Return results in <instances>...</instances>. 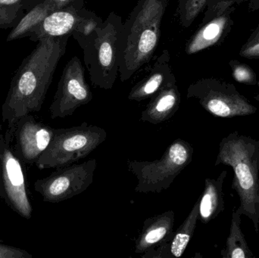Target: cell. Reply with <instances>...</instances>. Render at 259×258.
Segmentation results:
<instances>
[{
    "label": "cell",
    "mask_w": 259,
    "mask_h": 258,
    "mask_svg": "<svg viewBox=\"0 0 259 258\" xmlns=\"http://www.w3.org/2000/svg\"><path fill=\"white\" fill-rule=\"evenodd\" d=\"M175 215L168 210L147 218L135 242L136 254H144L162 244L169 243L175 234Z\"/></svg>",
    "instance_id": "cell-15"
},
{
    "label": "cell",
    "mask_w": 259,
    "mask_h": 258,
    "mask_svg": "<svg viewBox=\"0 0 259 258\" xmlns=\"http://www.w3.org/2000/svg\"><path fill=\"white\" fill-rule=\"evenodd\" d=\"M181 95L177 81L169 83L155 94L142 112L140 121L158 125L170 120L178 112Z\"/></svg>",
    "instance_id": "cell-16"
},
{
    "label": "cell",
    "mask_w": 259,
    "mask_h": 258,
    "mask_svg": "<svg viewBox=\"0 0 259 258\" xmlns=\"http://www.w3.org/2000/svg\"><path fill=\"white\" fill-rule=\"evenodd\" d=\"M15 125L0 134V198L17 215L30 220L33 207L26 183L25 164L14 146Z\"/></svg>",
    "instance_id": "cell-7"
},
{
    "label": "cell",
    "mask_w": 259,
    "mask_h": 258,
    "mask_svg": "<svg viewBox=\"0 0 259 258\" xmlns=\"http://www.w3.org/2000/svg\"><path fill=\"white\" fill-rule=\"evenodd\" d=\"M187 98H196L208 113L233 118L256 113L257 108L233 83L214 77L199 79L187 88Z\"/></svg>",
    "instance_id": "cell-8"
},
{
    "label": "cell",
    "mask_w": 259,
    "mask_h": 258,
    "mask_svg": "<svg viewBox=\"0 0 259 258\" xmlns=\"http://www.w3.org/2000/svg\"><path fill=\"white\" fill-rule=\"evenodd\" d=\"M21 6L1 7L0 6V28L10 27L18 18Z\"/></svg>",
    "instance_id": "cell-25"
},
{
    "label": "cell",
    "mask_w": 259,
    "mask_h": 258,
    "mask_svg": "<svg viewBox=\"0 0 259 258\" xmlns=\"http://www.w3.org/2000/svg\"><path fill=\"white\" fill-rule=\"evenodd\" d=\"M227 174L223 171L216 179H205L203 192L199 198V220L202 224H208L225 211L223 187Z\"/></svg>",
    "instance_id": "cell-17"
},
{
    "label": "cell",
    "mask_w": 259,
    "mask_h": 258,
    "mask_svg": "<svg viewBox=\"0 0 259 258\" xmlns=\"http://www.w3.org/2000/svg\"><path fill=\"white\" fill-rule=\"evenodd\" d=\"M107 138L106 130L83 122L70 128L55 129L53 139L36 165L38 169L59 168L88 157Z\"/></svg>",
    "instance_id": "cell-6"
},
{
    "label": "cell",
    "mask_w": 259,
    "mask_h": 258,
    "mask_svg": "<svg viewBox=\"0 0 259 258\" xmlns=\"http://www.w3.org/2000/svg\"><path fill=\"white\" fill-rule=\"evenodd\" d=\"M103 21L94 12L84 7L64 8L50 13L32 30L28 37L38 42L45 37L71 36L77 33L87 34Z\"/></svg>",
    "instance_id": "cell-11"
},
{
    "label": "cell",
    "mask_w": 259,
    "mask_h": 258,
    "mask_svg": "<svg viewBox=\"0 0 259 258\" xmlns=\"http://www.w3.org/2000/svg\"><path fill=\"white\" fill-rule=\"evenodd\" d=\"M236 9L237 6H232L222 15L206 22L201 23L200 27L186 44V54L192 56L223 43L232 30L234 25L232 15Z\"/></svg>",
    "instance_id": "cell-13"
},
{
    "label": "cell",
    "mask_w": 259,
    "mask_h": 258,
    "mask_svg": "<svg viewBox=\"0 0 259 258\" xmlns=\"http://www.w3.org/2000/svg\"><path fill=\"white\" fill-rule=\"evenodd\" d=\"M225 165L234 171L231 188L240 198L236 212L253 223L255 233L259 231V141L234 131L224 137L219 144L214 167Z\"/></svg>",
    "instance_id": "cell-3"
},
{
    "label": "cell",
    "mask_w": 259,
    "mask_h": 258,
    "mask_svg": "<svg viewBox=\"0 0 259 258\" xmlns=\"http://www.w3.org/2000/svg\"><path fill=\"white\" fill-rule=\"evenodd\" d=\"M122 18L115 12L89 33H77L72 37L83 50V62L95 87L111 89L119 76L118 40Z\"/></svg>",
    "instance_id": "cell-4"
},
{
    "label": "cell",
    "mask_w": 259,
    "mask_h": 258,
    "mask_svg": "<svg viewBox=\"0 0 259 258\" xmlns=\"http://www.w3.org/2000/svg\"><path fill=\"white\" fill-rule=\"evenodd\" d=\"M199 198L195 203L188 216L181 224L179 228L175 230L171 241L169 242L170 257L179 258L185 252L196 230L199 220Z\"/></svg>",
    "instance_id": "cell-19"
},
{
    "label": "cell",
    "mask_w": 259,
    "mask_h": 258,
    "mask_svg": "<svg viewBox=\"0 0 259 258\" xmlns=\"http://www.w3.org/2000/svg\"><path fill=\"white\" fill-rule=\"evenodd\" d=\"M191 144L177 139L155 161H127V169L137 179L134 190L140 193H161L167 190L193 160Z\"/></svg>",
    "instance_id": "cell-5"
},
{
    "label": "cell",
    "mask_w": 259,
    "mask_h": 258,
    "mask_svg": "<svg viewBox=\"0 0 259 258\" xmlns=\"http://www.w3.org/2000/svg\"><path fill=\"white\" fill-rule=\"evenodd\" d=\"M54 11L50 3H47L45 0H42L20 21L16 27L10 32L6 40L7 42H10V41L21 39L25 36H29L32 30L37 27L50 13Z\"/></svg>",
    "instance_id": "cell-20"
},
{
    "label": "cell",
    "mask_w": 259,
    "mask_h": 258,
    "mask_svg": "<svg viewBox=\"0 0 259 258\" xmlns=\"http://www.w3.org/2000/svg\"><path fill=\"white\" fill-rule=\"evenodd\" d=\"M94 95L86 81L84 68L77 56L71 58L64 68L53 102L52 119L71 116L78 108L92 101Z\"/></svg>",
    "instance_id": "cell-10"
},
{
    "label": "cell",
    "mask_w": 259,
    "mask_h": 258,
    "mask_svg": "<svg viewBox=\"0 0 259 258\" xmlns=\"http://www.w3.org/2000/svg\"><path fill=\"white\" fill-rule=\"evenodd\" d=\"M45 1L50 3L55 11L68 7H84L83 6L84 0H45Z\"/></svg>",
    "instance_id": "cell-27"
},
{
    "label": "cell",
    "mask_w": 259,
    "mask_h": 258,
    "mask_svg": "<svg viewBox=\"0 0 259 258\" xmlns=\"http://www.w3.org/2000/svg\"><path fill=\"white\" fill-rule=\"evenodd\" d=\"M55 129L38 121L31 115L20 118L15 124L14 146L25 165H36L53 139Z\"/></svg>",
    "instance_id": "cell-12"
},
{
    "label": "cell",
    "mask_w": 259,
    "mask_h": 258,
    "mask_svg": "<svg viewBox=\"0 0 259 258\" xmlns=\"http://www.w3.org/2000/svg\"><path fill=\"white\" fill-rule=\"evenodd\" d=\"M209 0H178L176 16L184 28L190 27L198 16L205 10Z\"/></svg>",
    "instance_id": "cell-21"
},
{
    "label": "cell",
    "mask_w": 259,
    "mask_h": 258,
    "mask_svg": "<svg viewBox=\"0 0 259 258\" xmlns=\"http://www.w3.org/2000/svg\"><path fill=\"white\" fill-rule=\"evenodd\" d=\"M259 10V0H249L248 5V12L249 13Z\"/></svg>",
    "instance_id": "cell-29"
},
{
    "label": "cell",
    "mask_w": 259,
    "mask_h": 258,
    "mask_svg": "<svg viewBox=\"0 0 259 258\" xmlns=\"http://www.w3.org/2000/svg\"><path fill=\"white\" fill-rule=\"evenodd\" d=\"M258 27H259V24H258Z\"/></svg>",
    "instance_id": "cell-31"
},
{
    "label": "cell",
    "mask_w": 259,
    "mask_h": 258,
    "mask_svg": "<svg viewBox=\"0 0 259 258\" xmlns=\"http://www.w3.org/2000/svg\"><path fill=\"white\" fill-rule=\"evenodd\" d=\"M28 251L0 242V258H32Z\"/></svg>",
    "instance_id": "cell-26"
},
{
    "label": "cell",
    "mask_w": 259,
    "mask_h": 258,
    "mask_svg": "<svg viewBox=\"0 0 259 258\" xmlns=\"http://www.w3.org/2000/svg\"><path fill=\"white\" fill-rule=\"evenodd\" d=\"M240 57L246 59H259V27L254 29L247 41L239 51Z\"/></svg>",
    "instance_id": "cell-24"
},
{
    "label": "cell",
    "mask_w": 259,
    "mask_h": 258,
    "mask_svg": "<svg viewBox=\"0 0 259 258\" xmlns=\"http://www.w3.org/2000/svg\"><path fill=\"white\" fill-rule=\"evenodd\" d=\"M168 50H163L155 59V63L141 80L133 86L128 94L131 101H142L152 98L158 91L169 83L177 81L170 64Z\"/></svg>",
    "instance_id": "cell-14"
},
{
    "label": "cell",
    "mask_w": 259,
    "mask_h": 258,
    "mask_svg": "<svg viewBox=\"0 0 259 258\" xmlns=\"http://www.w3.org/2000/svg\"><path fill=\"white\" fill-rule=\"evenodd\" d=\"M244 0H209L205 8L202 23L206 22L211 18L223 14L232 6H239Z\"/></svg>",
    "instance_id": "cell-23"
},
{
    "label": "cell",
    "mask_w": 259,
    "mask_h": 258,
    "mask_svg": "<svg viewBox=\"0 0 259 258\" xmlns=\"http://www.w3.org/2000/svg\"><path fill=\"white\" fill-rule=\"evenodd\" d=\"M96 169V159L56 168L48 177L35 182L34 190L44 202L57 204L71 199L83 193L94 183Z\"/></svg>",
    "instance_id": "cell-9"
},
{
    "label": "cell",
    "mask_w": 259,
    "mask_h": 258,
    "mask_svg": "<svg viewBox=\"0 0 259 258\" xmlns=\"http://www.w3.org/2000/svg\"><path fill=\"white\" fill-rule=\"evenodd\" d=\"M25 0H0V6L1 7H17L21 6L23 7V3Z\"/></svg>",
    "instance_id": "cell-28"
},
{
    "label": "cell",
    "mask_w": 259,
    "mask_h": 258,
    "mask_svg": "<svg viewBox=\"0 0 259 258\" xmlns=\"http://www.w3.org/2000/svg\"><path fill=\"white\" fill-rule=\"evenodd\" d=\"M228 64L231 68L233 77L236 81L247 86H255L258 84L256 73L249 65L234 59L230 61Z\"/></svg>",
    "instance_id": "cell-22"
},
{
    "label": "cell",
    "mask_w": 259,
    "mask_h": 258,
    "mask_svg": "<svg viewBox=\"0 0 259 258\" xmlns=\"http://www.w3.org/2000/svg\"><path fill=\"white\" fill-rule=\"evenodd\" d=\"M241 215L234 211L231 218L230 233L227 239L226 247L221 251L223 258H253L241 229Z\"/></svg>",
    "instance_id": "cell-18"
},
{
    "label": "cell",
    "mask_w": 259,
    "mask_h": 258,
    "mask_svg": "<svg viewBox=\"0 0 259 258\" xmlns=\"http://www.w3.org/2000/svg\"><path fill=\"white\" fill-rule=\"evenodd\" d=\"M69 37L42 38L23 61L2 106V120L7 127L15 125L22 117L41 110Z\"/></svg>",
    "instance_id": "cell-1"
},
{
    "label": "cell",
    "mask_w": 259,
    "mask_h": 258,
    "mask_svg": "<svg viewBox=\"0 0 259 258\" xmlns=\"http://www.w3.org/2000/svg\"><path fill=\"white\" fill-rule=\"evenodd\" d=\"M167 4L168 0H139L123 23L118 40L121 82L128 80L152 59Z\"/></svg>",
    "instance_id": "cell-2"
},
{
    "label": "cell",
    "mask_w": 259,
    "mask_h": 258,
    "mask_svg": "<svg viewBox=\"0 0 259 258\" xmlns=\"http://www.w3.org/2000/svg\"><path fill=\"white\" fill-rule=\"evenodd\" d=\"M254 98H255V99L259 102V93L257 94V95H255V96H254Z\"/></svg>",
    "instance_id": "cell-30"
}]
</instances>
